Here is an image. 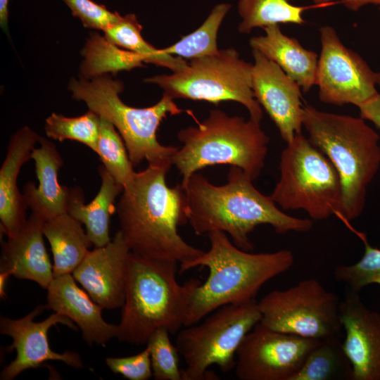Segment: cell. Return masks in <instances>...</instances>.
<instances>
[{
	"label": "cell",
	"instance_id": "cell-3",
	"mask_svg": "<svg viewBox=\"0 0 380 380\" xmlns=\"http://www.w3.org/2000/svg\"><path fill=\"white\" fill-rule=\"evenodd\" d=\"M207 236L209 250L179 267L181 273L198 266L209 270L207 279L194 289L184 327L199 322L223 305L255 299L263 284L294 263V255L287 249L254 253L238 248L224 232Z\"/></svg>",
	"mask_w": 380,
	"mask_h": 380
},
{
	"label": "cell",
	"instance_id": "cell-5",
	"mask_svg": "<svg viewBox=\"0 0 380 380\" xmlns=\"http://www.w3.org/2000/svg\"><path fill=\"white\" fill-rule=\"evenodd\" d=\"M303 126L309 141L336 170L342 187L341 220L362 213L367 188L380 168V137L365 119L303 108Z\"/></svg>",
	"mask_w": 380,
	"mask_h": 380
},
{
	"label": "cell",
	"instance_id": "cell-21",
	"mask_svg": "<svg viewBox=\"0 0 380 380\" xmlns=\"http://www.w3.org/2000/svg\"><path fill=\"white\" fill-rule=\"evenodd\" d=\"M43 222L32 214L20 232L3 243L0 272L47 289L54 276L44 244Z\"/></svg>",
	"mask_w": 380,
	"mask_h": 380
},
{
	"label": "cell",
	"instance_id": "cell-14",
	"mask_svg": "<svg viewBox=\"0 0 380 380\" xmlns=\"http://www.w3.org/2000/svg\"><path fill=\"white\" fill-rule=\"evenodd\" d=\"M44 310H46L45 305H39L20 319L1 316L0 332L13 340L8 349L16 350L15 358L1 371V380H11L23 371L39 367L51 360L61 361L76 369L83 367L78 353L68 350L56 353L51 350L48 340V332L52 326L63 324L75 330L73 322L55 312L42 322H34V318Z\"/></svg>",
	"mask_w": 380,
	"mask_h": 380
},
{
	"label": "cell",
	"instance_id": "cell-19",
	"mask_svg": "<svg viewBox=\"0 0 380 380\" xmlns=\"http://www.w3.org/2000/svg\"><path fill=\"white\" fill-rule=\"evenodd\" d=\"M39 146L34 148L31 159L34 161L35 172L39 182H27L23 196L32 214L46 222L60 215L68 213L71 188L59 183L58 174L63 160L55 144L41 137Z\"/></svg>",
	"mask_w": 380,
	"mask_h": 380
},
{
	"label": "cell",
	"instance_id": "cell-9",
	"mask_svg": "<svg viewBox=\"0 0 380 380\" xmlns=\"http://www.w3.org/2000/svg\"><path fill=\"white\" fill-rule=\"evenodd\" d=\"M253 64L241 59L233 48L216 54L191 59L170 75L145 80L157 84L172 99L205 101L215 104L232 101L242 104L249 118L260 122L263 112L252 89Z\"/></svg>",
	"mask_w": 380,
	"mask_h": 380
},
{
	"label": "cell",
	"instance_id": "cell-28",
	"mask_svg": "<svg viewBox=\"0 0 380 380\" xmlns=\"http://www.w3.org/2000/svg\"><path fill=\"white\" fill-rule=\"evenodd\" d=\"M352 380V367L338 337L320 340L292 380Z\"/></svg>",
	"mask_w": 380,
	"mask_h": 380
},
{
	"label": "cell",
	"instance_id": "cell-10",
	"mask_svg": "<svg viewBox=\"0 0 380 380\" xmlns=\"http://www.w3.org/2000/svg\"><path fill=\"white\" fill-rule=\"evenodd\" d=\"M260 321L256 299L223 305L201 323L179 331L175 346L186 367L182 380L208 379L213 365L223 372L235 367L236 352L245 336Z\"/></svg>",
	"mask_w": 380,
	"mask_h": 380
},
{
	"label": "cell",
	"instance_id": "cell-38",
	"mask_svg": "<svg viewBox=\"0 0 380 380\" xmlns=\"http://www.w3.org/2000/svg\"><path fill=\"white\" fill-rule=\"evenodd\" d=\"M10 0H0V24L6 29L8 20V3Z\"/></svg>",
	"mask_w": 380,
	"mask_h": 380
},
{
	"label": "cell",
	"instance_id": "cell-16",
	"mask_svg": "<svg viewBox=\"0 0 380 380\" xmlns=\"http://www.w3.org/2000/svg\"><path fill=\"white\" fill-rule=\"evenodd\" d=\"M339 319L342 348L352 367V380H380V314L368 308L358 292L346 289Z\"/></svg>",
	"mask_w": 380,
	"mask_h": 380
},
{
	"label": "cell",
	"instance_id": "cell-34",
	"mask_svg": "<svg viewBox=\"0 0 380 380\" xmlns=\"http://www.w3.org/2000/svg\"><path fill=\"white\" fill-rule=\"evenodd\" d=\"M87 28L105 31L120 15L108 11L105 6L91 0H62Z\"/></svg>",
	"mask_w": 380,
	"mask_h": 380
},
{
	"label": "cell",
	"instance_id": "cell-39",
	"mask_svg": "<svg viewBox=\"0 0 380 380\" xmlns=\"http://www.w3.org/2000/svg\"><path fill=\"white\" fill-rule=\"evenodd\" d=\"M1 272L0 273V295H1V297L4 298L5 297L6 282L7 281L8 277L11 275L6 272Z\"/></svg>",
	"mask_w": 380,
	"mask_h": 380
},
{
	"label": "cell",
	"instance_id": "cell-24",
	"mask_svg": "<svg viewBox=\"0 0 380 380\" xmlns=\"http://www.w3.org/2000/svg\"><path fill=\"white\" fill-rule=\"evenodd\" d=\"M42 231L53 256V276L71 274L92 244L82 223L68 213L43 222Z\"/></svg>",
	"mask_w": 380,
	"mask_h": 380
},
{
	"label": "cell",
	"instance_id": "cell-27",
	"mask_svg": "<svg viewBox=\"0 0 380 380\" xmlns=\"http://www.w3.org/2000/svg\"><path fill=\"white\" fill-rule=\"evenodd\" d=\"M313 6H297L288 0H239L238 11L241 18L239 32L248 34L256 27L265 28L281 23L303 25V13Z\"/></svg>",
	"mask_w": 380,
	"mask_h": 380
},
{
	"label": "cell",
	"instance_id": "cell-41",
	"mask_svg": "<svg viewBox=\"0 0 380 380\" xmlns=\"http://www.w3.org/2000/svg\"><path fill=\"white\" fill-rule=\"evenodd\" d=\"M379 10H380V7H379Z\"/></svg>",
	"mask_w": 380,
	"mask_h": 380
},
{
	"label": "cell",
	"instance_id": "cell-32",
	"mask_svg": "<svg viewBox=\"0 0 380 380\" xmlns=\"http://www.w3.org/2000/svg\"><path fill=\"white\" fill-rule=\"evenodd\" d=\"M358 234L365 245L361 259L352 265H338L334 271L336 281L356 292L372 284L380 286V249L369 245L364 234Z\"/></svg>",
	"mask_w": 380,
	"mask_h": 380
},
{
	"label": "cell",
	"instance_id": "cell-22",
	"mask_svg": "<svg viewBox=\"0 0 380 380\" xmlns=\"http://www.w3.org/2000/svg\"><path fill=\"white\" fill-rule=\"evenodd\" d=\"M265 34L253 37L249 44L279 65L300 87L304 93L316 85L317 53L304 48L294 37L284 34L279 25L263 28Z\"/></svg>",
	"mask_w": 380,
	"mask_h": 380
},
{
	"label": "cell",
	"instance_id": "cell-13",
	"mask_svg": "<svg viewBox=\"0 0 380 380\" xmlns=\"http://www.w3.org/2000/svg\"><path fill=\"white\" fill-rule=\"evenodd\" d=\"M319 341L258 322L238 348L236 374L241 380H292Z\"/></svg>",
	"mask_w": 380,
	"mask_h": 380
},
{
	"label": "cell",
	"instance_id": "cell-18",
	"mask_svg": "<svg viewBox=\"0 0 380 380\" xmlns=\"http://www.w3.org/2000/svg\"><path fill=\"white\" fill-rule=\"evenodd\" d=\"M46 309L61 314L76 323L87 344L104 346L116 337L118 324L102 317L103 308L80 289L71 274L54 277L47 288Z\"/></svg>",
	"mask_w": 380,
	"mask_h": 380
},
{
	"label": "cell",
	"instance_id": "cell-4",
	"mask_svg": "<svg viewBox=\"0 0 380 380\" xmlns=\"http://www.w3.org/2000/svg\"><path fill=\"white\" fill-rule=\"evenodd\" d=\"M177 264L130 253L125 298L118 324L120 341L146 345L158 328L175 334L184 327L193 292L201 281L191 279L179 284Z\"/></svg>",
	"mask_w": 380,
	"mask_h": 380
},
{
	"label": "cell",
	"instance_id": "cell-35",
	"mask_svg": "<svg viewBox=\"0 0 380 380\" xmlns=\"http://www.w3.org/2000/svg\"><path fill=\"white\" fill-rule=\"evenodd\" d=\"M106 363L115 374L130 380H147L153 376L151 361L147 347L136 355L125 357H107Z\"/></svg>",
	"mask_w": 380,
	"mask_h": 380
},
{
	"label": "cell",
	"instance_id": "cell-8",
	"mask_svg": "<svg viewBox=\"0 0 380 380\" xmlns=\"http://www.w3.org/2000/svg\"><path fill=\"white\" fill-rule=\"evenodd\" d=\"M279 177L272 194L282 210L305 211L312 220H341L342 187L329 159L302 133L282 150Z\"/></svg>",
	"mask_w": 380,
	"mask_h": 380
},
{
	"label": "cell",
	"instance_id": "cell-26",
	"mask_svg": "<svg viewBox=\"0 0 380 380\" xmlns=\"http://www.w3.org/2000/svg\"><path fill=\"white\" fill-rule=\"evenodd\" d=\"M141 26L134 14L120 18L104 32V36L114 44L142 56L145 63L167 68L172 72L184 68L187 62L183 58L165 53L148 43L141 34Z\"/></svg>",
	"mask_w": 380,
	"mask_h": 380
},
{
	"label": "cell",
	"instance_id": "cell-23",
	"mask_svg": "<svg viewBox=\"0 0 380 380\" xmlns=\"http://www.w3.org/2000/svg\"><path fill=\"white\" fill-rule=\"evenodd\" d=\"M101 179L100 189L94 198L84 204L82 189L71 188L68 213L85 226L86 232L95 248L110 242L109 225L111 215L116 210L115 198L123 187L118 184L103 165L98 168Z\"/></svg>",
	"mask_w": 380,
	"mask_h": 380
},
{
	"label": "cell",
	"instance_id": "cell-33",
	"mask_svg": "<svg viewBox=\"0 0 380 380\" xmlns=\"http://www.w3.org/2000/svg\"><path fill=\"white\" fill-rule=\"evenodd\" d=\"M165 328H158L151 335L147 343L153 376L156 380H182L179 369V351Z\"/></svg>",
	"mask_w": 380,
	"mask_h": 380
},
{
	"label": "cell",
	"instance_id": "cell-6",
	"mask_svg": "<svg viewBox=\"0 0 380 380\" xmlns=\"http://www.w3.org/2000/svg\"><path fill=\"white\" fill-rule=\"evenodd\" d=\"M177 138L182 146L173 154L172 165L182 186L194 173L215 165L238 167L255 180L265 167L270 141L260 122L217 108L197 126L181 129Z\"/></svg>",
	"mask_w": 380,
	"mask_h": 380
},
{
	"label": "cell",
	"instance_id": "cell-31",
	"mask_svg": "<svg viewBox=\"0 0 380 380\" xmlns=\"http://www.w3.org/2000/svg\"><path fill=\"white\" fill-rule=\"evenodd\" d=\"M100 117L89 110L86 113L68 118L52 113L45 121L48 137L59 141L72 140L82 143L96 153L99 137Z\"/></svg>",
	"mask_w": 380,
	"mask_h": 380
},
{
	"label": "cell",
	"instance_id": "cell-20",
	"mask_svg": "<svg viewBox=\"0 0 380 380\" xmlns=\"http://www.w3.org/2000/svg\"><path fill=\"white\" fill-rule=\"evenodd\" d=\"M41 137L29 127H23L10 138L6 157L0 168V225L8 238L16 235L25 224L27 206L18 188L20 170Z\"/></svg>",
	"mask_w": 380,
	"mask_h": 380
},
{
	"label": "cell",
	"instance_id": "cell-36",
	"mask_svg": "<svg viewBox=\"0 0 380 380\" xmlns=\"http://www.w3.org/2000/svg\"><path fill=\"white\" fill-rule=\"evenodd\" d=\"M360 116L365 120L372 122L380 129V94L359 107Z\"/></svg>",
	"mask_w": 380,
	"mask_h": 380
},
{
	"label": "cell",
	"instance_id": "cell-30",
	"mask_svg": "<svg viewBox=\"0 0 380 380\" xmlns=\"http://www.w3.org/2000/svg\"><path fill=\"white\" fill-rule=\"evenodd\" d=\"M96 153L103 166L123 189L132 182L136 172L125 142L114 125L101 117Z\"/></svg>",
	"mask_w": 380,
	"mask_h": 380
},
{
	"label": "cell",
	"instance_id": "cell-29",
	"mask_svg": "<svg viewBox=\"0 0 380 380\" xmlns=\"http://www.w3.org/2000/svg\"><path fill=\"white\" fill-rule=\"evenodd\" d=\"M230 7L226 3L217 5L198 29L162 50L190 60L216 54L220 51L217 45L218 30Z\"/></svg>",
	"mask_w": 380,
	"mask_h": 380
},
{
	"label": "cell",
	"instance_id": "cell-15",
	"mask_svg": "<svg viewBox=\"0 0 380 380\" xmlns=\"http://www.w3.org/2000/svg\"><path fill=\"white\" fill-rule=\"evenodd\" d=\"M252 89L259 104L277 127L281 139L290 142L302 133V89L275 63L253 49Z\"/></svg>",
	"mask_w": 380,
	"mask_h": 380
},
{
	"label": "cell",
	"instance_id": "cell-40",
	"mask_svg": "<svg viewBox=\"0 0 380 380\" xmlns=\"http://www.w3.org/2000/svg\"><path fill=\"white\" fill-rule=\"evenodd\" d=\"M376 84L380 87V72H376Z\"/></svg>",
	"mask_w": 380,
	"mask_h": 380
},
{
	"label": "cell",
	"instance_id": "cell-12",
	"mask_svg": "<svg viewBox=\"0 0 380 380\" xmlns=\"http://www.w3.org/2000/svg\"><path fill=\"white\" fill-rule=\"evenodd\" d=\"M321 52L316 85L320 101L341 106L359 107L379 92L376 72L357 53L346 47L330 25L319 29Z\"/></svg>",
	"mask_w": 380,
	"mask_h": 380
},
{
	"label": "cell",
	"instance_id": "cell-1",
	"mask_svg": "<svg viewBox=\"0 0 380 380\" xmlns=\"http://www.w3.org/2000/svg\"><path fill=\"white\" fill-rule=\"evenodd\" d=\"M253 182L242 169L234 166L230 167L223 185H215L198 172L191 175L183 188L188 222L196 234L224 232L238 248L252 251L254 246L250 234L259 225H270L280 234L312 229L313 220L285 213Z\"/></svg>",
	"mask_w": 380,
	"mask_h": 380
},
{
	"label": "cell",
	"instance_id": "cell-2",
	"mask_svg": "<svg viewBox=\"0 0 380 380\" xmlns=\"http://www.w3.org/2000/svg\"><path fill=\"white\" fill-rule=\"evenodd\" d=\"M170 167L148 165L135 172L116 205L120 231L131 252L183 266L203 251L186 243L178 227L188 221L186 198L181 184L169 187Z\"/></svg>",
	"mask_w": 380,
	"mask_h": 380
},
{
	"label": "cell",
	"instance_id": "cell-11",
	"mask_svg": "<svg viewBox=\"0 0 380 380\" xmlns=\"http://www.w3.org/2000/svg\"><path fill=\"white\" fill-rule=\"evenodd\" d=\"M340 297L317 279L299 281L264 296L258 306L260 322L273 330L322 340L338 336Z\"/></svg>",
	"mask_w": 380,
	"mask_h": 380
},
{
	"label": "cell",
	"instance_id": "cell-25",
	"mask_svg": "<svg viewBox=\"0 0 380 380\" xmlns=\"http://www.w3.org/2000/svg\"><path fill=\"white\" fill-rule=\"evenodd\" d=\"M82 55L84 61L80 71L85 79L130 70L145 63L142 56L120 48L97 32L89 37Z\"/></svg>",
	"mask_w": 380,
	"mask_h": 380
},
{
	"label": "cell",
	"instance_id": "cell-37",
	"mask_svg": "<svg viewBox=\"0 0 380 380\" xmlns=\"http://www.w3.org/2000/svg\"><path fill=\"white\" fill-rule=\"evenodd\" d=\"M337 1L352 11H357L367 5H375L380 7V0H313L314 4L319 8L324 7Z\"/></svg>",
	"mask_w": 380,
	"mask_h": 380
},
{
	"label": "cell",
	"instance_id": "cell-17",
	"mask_svg": "<svg viewBox=\"0 0 380 380\" xmlns=\"http://www.w3.org/2000/svg\"><path fill=\"white\" fill-rule=\"evenodd\" d=\"M131 251L118 230L107 245L89 251L72 276L91 298L103 308L122 307Z\"/></svg>",
	"mask_w": 380,
	"mask_h": 380
},
{
	"label": "cell",
	"instance_id": "cell-7",
	"mask_svg": "<svg viewBox=\"0 0 380 380\" xmlns=\"http://www.w3.org/2000/svg\"><path fill=\"white\" fill-rule=\"evenodd\" d=\"M69 89L75 99L84 101L89 110L114 125L125 142L134 167L144 160L150 165L171 167L172 157L178 148L159 143L157 130L168 115L183 112L172 98L163 94L152 106H129L119 96L123 89L122 82L108 75L92 79H72Z\"/></svg>",
	"mask_w": 380,
	"mask_h": 380
}]
</instances>
